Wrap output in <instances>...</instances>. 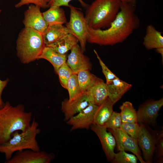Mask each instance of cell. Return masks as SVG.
Segmentation results:
<instances>
[{
    "label": "cell",
    "mask_w": 163,
    "mask_h": 163,
    "mask_svg": "<svg viewBox=\"0 0 163 163\" xmlns=\"http://www.w3.org/2000/svg\"><path fill=\"white\" fill-rule=\"evenodd\" d=\"M136 0L121 2L120 10L109 27L94 29L88 27L87 41L100 46L113 45L124 41L139 27L135 13Z\"/></svg>",
    "instance_id": "6da1fadb"
},
{
    "label": "cell",
    "mask_w": 163,
    "mask_h": 163,
    "mask_svg": "<svg viewBox=\"0 0 163 163\" xmlns=\"http://www.w3.org/2000/svg\"><path fill=\"white\" fill-rule=\"evenodd\" d=\"M32 113L25 111L20 104L13 106L9 102L0 109V144L7 142L15 132H25L30 127Z\"/></svg>",
    "instance_id": "7a4b0ae2"
},
{
    "label": "cell",
    "mask_w": 163,
    "mask_h": 163,
    "mask_svg": "<svg viewBox=\"0 0 163 163\" xmlns=\"http://www.w3.org/2000/svg\"><path fill=\"white\" fill-rule=\"evenodd\" d=\"M120 0H95L87 8L85 19L89 27L102 29L110 27L119 12Z\"/></svg>",
    "instance_id": "3957f363"
},
{
    "label": "cell",
    "mask_w": 163,
    "mask_h": 163,
    "mask_svg": "<svg viewBox=\"0 0 163 163\" xmlns=\"http://www.w3.org/2000/svg\"><path fill=\"white\" fill-rule=\"evenodd\" d=\"M17 55L21 62L28 63L38 59L45 46L42 34L24 27L16 41Z\"/></svg>",
    "instance_id": "277c9868"
},
{
    "label": "cell",
    "mask_w": 163,
    "mask_h": 163,
    "mask_svg": "<svg viewBox=\"0 0 163 163\" xmlns=\"http://www.w3.org/2000/svg\"><path fill=\"white\" fill-rule=\"evenodd\" d=\"M39 124L34 118L30 127L25 132L13 133L11 138L6 142L0 144V152L4 153L6 161L10 160L15 152L26 149L35 151L40 150L36 139L40 133Z\"/></svg>",
    "instance_id": "5b68a950"
},
{
    "label": "cell",
    "mask_w": 163,
    "mask_h": 163,
    "mask_svg": "<svg viewBox=\"0 0 163 163\" xmlns=\"http://www.w3.org/2000/svg\"><path fill=\"white\" fill-rule=\"evenodd\" d=\"M137 140L146 163L152 162L155 144L163 130H152L149 125L139 124Z\"/></svg>",
    "instance_id": "8992f818"
},
{
    "label": "cell",
    "mask_w": 163,
    "mask_h": 163,
    "mask_svg": "<svg viewBox=\"0 0 163 163\" xmlns=\"http://www.w3.org/2000/svg\"><path fill=\"white\" fill-rule=\"evenodd\" d=\"M70 19L66 24L69 33L75 37L79 42L80 47L84 52L87 41L88 26L83 13L78 8L70 5Z\"/></svg>",
    "instance_id": "52a82bcc"
},
{
    "label": "cell",
    "mask_w": 163,
    "mask_h": 163,
    "mask_svg": "<svg viewBox=\"0 0 163 163\" xmlns=\"http://www.w3.org/2000/svg\"><path fill=\"white\" fill-rule=\"evenodd\" d=\"M108 130L114 136L118 150L129 151L135 155L141 163H146L144 160L136 139L128 135L121 129Z\"/></svg>",
    "instance_id": "ba28073f"
},
{
    "label": "cell",
    "mask_w": 163,
    "mask_h": 163,
    "mask_svg": "<svg viewBox=\"0 0 163 163\" xmlns=\"http://www.w3.org/2000/svg\"><path fill=\"white\" fill-rule=\"evenodd\" d=\"M15 155L6 163H49L54 159L55 155L44 151L26 149L16 152Z\"/></svg>",
    "instance_id": "9c48e42d"
},
{
    "label": "cell",
    "mask_w": 163,
    "mask_h": 163,
    "mask_svg": "<svg viewBox=\"0 0 163 163\" xmlns=\"http://www.w3.org/2000/svg\"><path fill=\"white\" fill-rule=\"evenodd\" d=\"M163 105V98L158 100L148 101L141 105L137 111V123L154 126L158 112Z\"/></svg>",
    "instance_id": "30bf717a"
},
{
    "label": "cell",
    "mask_w": 163,
    "mask_h": 163,
    "mask_svg": "<svg viewBox=\"0 0 163 163\" xmlns=\"http://www.w3.org/2000/svg\"><path fill=\"white\" fill-rule=\"evenodd\" d=\"M41 8L30 4L24 13L23 24L24 27L30 28L42 33L48 26L45 21Z\"/></svg>",
    "instance_id": "8fae6325"
},
{
    "label": "cell",
    "mask_w": 163,
    "mask_h": 163,
    "mask_svg": "<svg viewBox=\"0 0 163 163\" xmlns=\"http://www.w3.org/2000/svg\"><path fill=\"white\" fill-rule=\"evenodd\" d=\"M97 106L90 103L86 108L67 120V124L72 126L70 131L90 129L93 124L94 114Z\"/></svg>",
    "instance_id": "7c38bea8"
},
{
    "label": "cell",
    "mask_w": 163,
    "mask_h": 163,
    "mask_svg": "<svg viewBox=\"0 0 163 163\" xmlns=\"http://www.w3.org/2000/svg\"><path fill=\"white\" fill-rule=\"evenodd\" d=\"M90 129L98 137L107 160L111 161L115 153L114 150L116 145L114 136L110 132H107V128L103 126L92 124Z\"/></svg>",
    "instance_id": "4fadbf2b"
},
{
    "label": "cell",
    "mask_w": 163,
    "mask_h": 163,
    "mask_svg": "<svg viewBox=\"0 0 163 163\" xmlns=\"http://www.w3.org/2000/svg\"><path fill=\"white\" fill-rule=\"evenodd\" d=\"M66 62L75 74L83 70H90L91 69L88 59L83 54V52L78 44L71 50Z\"/></svg>",
    "instance_id": "5bb4252c"
},
{
    "label": "cell",
    "mask_w": 163,
    "mask_h": 163,
    "mask_svg": "<svg viewBox=\"0 0 163 163\" xmlns=\"http://www.w3.org/2000/svg\"><path fill=\"white\" fill-rule=\"evenodd\" d=\"M85 92L76 99L70 101L65 99L62 102L61 110L64 114V121H67L86 108L89 104Z\"/></svg>",
    "instance_id": "9a60e30c"
},
{
    "label": "cell",
    "mask_w": 163,
    "mask_h": 163,
    "mask_svg": "<svg viewBox=\"0 0 163 163\" xmlns=\"http://www.w3.org/2000/svg\"><path fill=\"white\" fill-rule=\"evenodd\" d=\"M85 94L89 103L99 106L108 97L107 84L97 77Z\"/></svg>",
    "instance_id": "2e32d148"
},
{
    "label": "cell",
    "mask_w": 163,
    "mask_h": 163,
    "mask_svg": "<svg viewBox=\"0 0 163 163\" xmlns=\"http://www.w3.org/2000/svg\"><path fill=\"white\" fill-rule=\"evenodd\" d=\"M132 85L120 79L118 77L107 84L108 97L114 104L124 94L129 90Z\"/></svg>",
    "instance_id": "e0dca14e"
},
{
    "label": "cell",
    "mask_w": 163,
    "mask_h": 163,
    "mask_svg": "<svg viewBox=\"0 0 163 163\" xmlns=\"http://www.w3.org/2000/svg\"><path fill=\"white\" fill-rule=\"evenodd\" d=\"M69 33L67 28L63 24H53L48 25L42 35L45 46H47Z\"/></svg>",
    "instance_id": "ac0fdd59"
},
{
    "label": "cell",
    "mask_w": 163,
    "mask_h": 163,
    "mask_svg": "<svg viewBox=\"0 0 163 163\" xmlns=\"http://www.w3.org/2000/svg\"><path fill=\"white\" fill-rule=\"evenodd\" d=\"M114 104L108 97L100 105L98 106L94 112L93 124L103 126L110 118Z\"/></svg>",
    "instance_id": "d6986e66"
},
{
    "label": "cell",
    "mask_w": 163,
    "mask_h": 163,
    "mask_svg": "<svg viewBox=\"0 0 163 163\" xmlns=\"http://www.w3.org/2000/svg\"><path fill=\"white\" fill-rule=\"evenodd\" d=\"M162 32L156 29L152 25L147 26L144 37L143 44L147 50L163 47V37Z\"/></svg>",
    "instance_id": "ffe728a7"
},
{
    "label": "cell",
    "mask_w": 163,
    "mask_h": 163,
    "mask_svg": "<svg viewBox=\"0 0 163 163\" xmlns=\"http://www.w3.org/2000/svg\"><path fill=\"white\" fill-rule=\"evenodd\" d=\"M44 59L49 61L53 66L56 72L66 61V54H61L52 48L46 46L38 59Z\"/></svg>",
    "instance_id": "44dd1931"
},
{
    "label": "cell",
    "mask_w": 163,
    "mask_h": 163,
    "mask_svg": "<svg viewBox=\"0 0 163 163\" xmlns=\"http://www.w3.org/2000/svg\"><path fill=\"white\" fill-rule=\"evenodd\" d=\"M42 13L48 25L53 24H63L67 21L65 12L61 7L52 6Z\"/></svg>",
    "instance_id": "7402d4cb"
},
{
    "label": "cell",
    "mask_w": 163,
    "mask_h": 163,
    "mask_svg": "<svg viewBox=\"0 0 163 163\" xmlns=\"http://www.w3.org/2000/svg\"><path fill=\"white\" fill-rule=\"evenodd\" d=\"M77 38L71 34L69 33L58 41L47 46L53 49L58 53L62 54L66 53L78 44Z\"/></svg>",
    "instance_id": "603a6c76"
},
{
    "label": "cell",
    "mask_w": 163,
    "mask_h": 163,
    "mask_svg": "<svg viewBox=\"0 0 163 163\" xmlns=\"http://www.w3.org/2000/svg\"><path fill=\"white\" fill-rule=\"evenodd\" d=\"M120 109L122 123H137V111L131 102L128 101L123 102Z\"/></svg>",
    "instance_id": "cb8c5ba5"
},
{
    "label": "cell",
    "mask_w": 163,
    "mask_h": 163,
    "mask_svg": "<svg viewBox=\"0 0 163 163\" xmlns=\"http://www.w3.org/2000/svg\"><path fill=\"white\" fill-rule=\"evenodd\" d=\"M80 89L82 92H85L97 77L89 70L81 71L77 74Z\"/></svg>",
    "instance_id": "d4e9b609"
},
{
    "label": "cell",
    "mask_w": 163,
    "mask_h": 163,
    "mask_svg": "<svg viewBox=\"0 0 163 163\" xmlns=\"http://www.w3.org/2000/svg\"><path fill=\"white\" fill-rule=\"evenodd\" d=\"M70 101L73 100L79 97L82 93L81 91L78 82L77 75L73 74L68 79L67 84Z\"/></svg>",
    "instance_id": "484cf974"
},
{
    "label": "cell",
    "mask_w": 163,
    "mask_h": 163,
    "mask_svg": "<svg viewBox=\"0 0 163 163\" xmlns=\"http://www.w3.org/2000/svg\"><path fill=\"white\" fill-rule=\"evenodd\" d=\"M119 152L115 153L111 162L113 163H137L138 159L134 155L129 154L123 150H119Z\"/></svg>",
    "instance_id": "4316f807"
},
{
    "label": "cell",
    "mask_w": 163,
    "mask_h": 163,
    "mask_svg": "<svg viewBox=\"0 0 163 163\" xmlns=\"http://www.w3.org/2000/svg\"><path fill=\"white\" fill-rule=\"evenodd\" d=\"M56 72L58 75L61 85L66 89L67 81L71 76L74 74L73 72L66 62L59 67Z\"/></svg>",
    "instance_id": "83f0119b"
},
{
    "label": "cell",
    "mask_w": 163,
    "mask_h": 163,
    "mask_svg": "<svg viewBox=\"0 0 163 163\" xmlns=\"http://www.w3.org/2000/svg\"><path fill=\"white\" fill-rule=\"evenodd\" d=\"M122 123L120 113L113 111L110 119L103 126L107 129H120Z\"/></svg>",
    "instance_id": "f1b7e54d"
},
{
    "label": "cell",
    "mask_w": 163,
    "mask_h": 163,
    "mask_svg": "<svg viewBox=\"0 0 163 163\" xmlns=\"http://www.w3.org/2000/svg\"><path fill=\"white\" fill-rule=\"evenodd\" d=\"M139 126L138 123H122L121 129L131 137L137 139Z\"/></svg>",
    "instance_id": "f546056e"
},
{
    "label": "cell",
    "mask_w": 163,
    "mask_h": 163,
    "mask_svg": "<svg viewBox=\"0 0 163 163\" xmlns=\"http://www.w3.org/2000/svg\"><path fill=\"white\" fill-rule=\"evenodd\" d=\"M95 53L101 66L103 73L104 75L107 84L111 83L117 77L112 72L102 61L96 50H94Z\"/></svg>",
    "instance_id": "4dcf8cb0"
},
{
    "label": "cell",
    "mask_w": 163,
    "mask_h": 163,
    "mask_svg": "<svg viewBox=\"0 0 163 163\" xmlns=\"http://www.w3.org/2000/svg\"><path fill=\"white\" fill-rule=\"evenodd\" d=\"M155 155L156 162H163V132H161L155 144L154 155Z\"/></svg>",
    "instance_id": "1f68e13d"
},
{
    "label": "cell",
    "mask_w": 163,
    "mask_h": 163,
    "mask_svg": "<svg viewBox=\"0 0 163 163\" xmlns=\"http://www.w3.org/2000/svg\"><path fill=\"white\" fill-rule=\"evenodd\" d=\"M50 0H20L15 5L16 8L24 5L33 4L43 9L49 8L48 3Z\"/></svg>",
    "instance_id": "d6a6232c"
},
{
    "label": "cell",
    "mask_w": 163,
    "mask_h": 163,
    "mask_svg": "<svg viewBox=\"0 0 163 163\" xmlns=\"http://www.w3.org/2000/svg\"><path fill=\"white\" fill-rule=\"evenodd\" d=\"M73 0H50L48 3V7L49 8L52 6H57L61 7L65 6L69 7L70 5L69 4V2ZM78 0L82 6L87 8L88 5L85 3L82 0Z\"/></svg>",
    "instance_id": "836d02e7"
},
{
    "label": "cell",
    "mask_w": 163,
    "mask_h": 163,
    "mask_svg": "<svg viewBox=\"0 0 163 163\" xmlns=\"http://www.w3.org/2000/svg\"><path fill=\"white\" fill-rule=\"evenodd\" d=\"M9 81V79L7 78L4 80L0 79V109L4 106L5 103L3 102L2 98V92L6 87Z\"/></svg>",
    "instance_id": "e575fe53"
},
{
    "label": "cell",
    "mask_w": 163,
    "mask_h": 163,
    "mask_svg": "<svg viewBox=\"0 0 163 163\" xmlns=\"http://www.w3.org/2000/svg\"><path fill=\"white\" fill-rule=\"evenodd\" d=\"M156 51L158 53L160 54L162 57V60L163 59V47H160L156 49Z\"/></svg>",
    "instance_id": "d590c367"
},
{
    "label": "cell",
    "mask_w": 163,
    "mask_h": 163,
    "mask_svg": "<svg viewBox=\"0 0 163 163\" xmlns=\"http://www.w3.org/2000/svg\"><path fill=\"white\" fill-rule=\"evenodd\" d=\"M121 2H130L134 0H120Z\"/></svg>",
    "instance_id": "8d00e7d4"
},
{
    "label": "cell",
    "mask_w": 163,
    "mask_h": 163,
    "mask_svg": "<svg viewBox=\"0 0 163 163\" xmlns=\"http://www.w3.org/2000/svg\"><path fill=\"white\" fill-rule=\"evenodd\" d=\"M1 11H2L1 9H0V13H1Z\"/></svg>",
    "instance_id": "74e56055"
}]
</instances>
